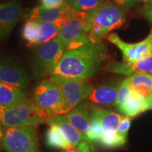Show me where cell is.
Wrapping results in <instances>:
<instances>
[{"label":"cell","mask_w":152,"mask_h":152,"mask_svg":"<svg viewBox=\"0 0 152 152\" xmlns=\"http://www.w3.org/2000/svg\"><path fill=\"white\" fill-rule=\"evenodd\" d=\"M50 80L59 85L69 112L90 96L94 86L87 80L51 75Z\"/></svg>","instance_id":"obj_8"},{"label":"cell","mask_w":152,"mask_h":152,"mask_svg":"<svg viewBox=\"0 0 152 152\" xmlns=\"http://www.w3.org/2000/svg\"><path fill=\"white\" fill-rule=\"evenodd\" d=\"M127 138L120 135L117 132L113 134H102L99 143L104 147L108 149H115L124 146L126 144Z\"/></svg>","instance_id":"obj_25"},{"label":"cell","mask_w":152,"mask_h":152,"mask_svg":"<svg viewBox=\"0 0 152 152\" xmlns=\"http://www.w3.org/2000/svg\"><path fill=\"white\" fill-rule=\"evenodd\" d=\"M1 147L7 152H39L35 126L24 125L5 128Z\"/></svg>","instance_id":"obj_5"},{"label":"cell","mask_w":152,"mask_h":152,"mask_svg":"<svg viewBox=\"0 0 152 152\" xmlns=\"http://www.w3.org/2000/svg\"><path fill=\"white\" fill-rule=\"evenodd\" d=\"M107 39L121 51L123 61L127 64H134L152 52V29L147 37L137 43L123 42L116 33L110 34Z\"/></svg>","instance_id":"obj_9"},{"label":"cell","mask_w":152,"mask_h":152,"mask_svg":"<svg viewBox=\"0 0 152 152\" xmlns=\"http://www.w3.org/2000/svg\"><path fill=\"white\" fill-rule=\"evenodd\" d=\"M106 70L111 73L130 75L137 72H143L152 75V52L147 56L134 64L112 61L106 65Z\"/></svg>","instance_id":"obj_13"},{"label":"cell","mask_w":152,"mask_h":152,"mask_svg":"<svg viewBox=\"0 0 152 152\" xmlns=\"http://www.w3.org/2000/svg\"><path fill=\"white\" fill-rule=\"evenodd\" d=\"M147 97H152V90H151V93H150L149 96H147Z\"/></svg>","instance_id":"obj_37"},{"label":"cell","mask_w":152,"mask_h":152,"mask_svg":"<svg viewBox=\"0 0 152 152\" xmlns=\"http://www.w3.org/2000/svg\"><path fill=\"white\" fill-rule=\"evenodd\" d=\"M40 23V22L37 20L28 19L27 21L24 24L22 35L25 40L28 42L30 46H36Z\"/></svg>","instance_id":"obj_23"},{"label":"cell","mask_w":152,"mask_h":152,"mask_svg":"<svg viewBox=\"0 0 152 152\" xmlns=\"http://www.w3.org/2000/svg\"><path fill=\"white\" fill-rule=\"evenodd\" d=\"M66 151V152H76V147L73 145H70Z\"/></svg>","instance_id":"obj_34"},{"label":"cell","mask_w":152,"mask_h":152,"mask_svg":"<svg viewBox=\"0 0 152 152\" xmlns=\"http://www.w3.org/2000/svg\"><path fill=\"white\" fill-rule=\"evenodd\" d=\"M74 11L67 1H64L59 7L44 8L41 6L35 7L28 15V19L35 20L40 23H51L61 27L66 21Z\"/></svg>","instance_id":"obj_11"},{"label":"cell","mask_w":152,"mask_h":152,"mask_svg":"<svg viewBox=\"0 0 152 152\" xmlns=\"http://www.w3.org/2000/svg\"><path fill=\"white\" fill-rule=\"evenodd\" d=\"M64 2V0H40V6L44 8H52L59 7Z\"/></svg>","instance_id":"obj_29"},{"label":"cell","mask_w":152,"mask_h":152,"mask_svg":"<svg viewBox=\"0 0 152 152\" xmlns=\"http://www.w3.org/2000/svg\"><path fill=\"white\" fill-rule=\"evenodd\" d=\"M0 82L24 89L30 84V77L18 63L10 59H0Z\"/></svg>","instance_id":"obj_10"},{"label":"cell","mask_w":152,"mask_h":152,"mask_svg":"<svg viewBox=\"0 0 152 152\" xmlns=\"http://www.w3.org/2000/svg\"><path fill=\"white\" fill-rule=\"evenodd\" d=\"M129 80L130 79L128 77L124 80L120 85L117 99L115 103V107L127 104L132 98V92L129 86Z\"/></svg>","instance_id":"obj_26"},{"label":"cell","mask_w":152,"mask_h":152,"mask_svg":"<svg viewBox=\"0 0 152 152\" xmlns=\"http://www.w3.org/2000/svg\"><path fill=\"white\" fill-rule=\"evenodd\" d=\"M129 86L133 93L147 98L152 90V75L137 72L129 77Z\"/></svg>","instance_id":"obj_19"},{"label":"cell","mask_w":152,"mask_h":152,"mask_svg":"<svg viewBox=\"0 0 152 152\" xmlns=\"http://www.w3.org/2000/svg\"><path fill=\"white\" fill-rule=\"evenodd\" d=\"M59 27L56 24L51 23H41L38 32L36 46L43 45L48 42L58 35L59 31Z\"/></svg>","instance_id":"obj_22"},{"label":"cell","mask_w":152,"mask_h":152,"mask_svg":"<svg viewBox=\"0 0 152 152\" xmlns=\"http://www.w3.org/2000/svg\"><path fill=\"white\" fill-rule=\"evenodd\" d=\"M27 99L21 88L0 82V107L8 108Z\"/></svg>","instance_id":"obj_18"},{"label":"cell","mask_w":152,"mask_h":152,"mask_svg":"<svg viewBox=\"0 0 152 152\" xmlns=\"http://www.w3.org/2000/svg\"><path fill=\"white\" fill-rule=\"evenodd\" d=\"M33 97L36 103L50 117L68 113L61 89L50 80L39 82L35 85Z\"/></svg>","instance_id":"obj_6"},{"label":"cell","mask_w":152,"mask_h":152,"mask_svg":"<svg viewBox=\"0 0 152 152\" xmlns=\"http://www.w3.org/2000/svg\"><path fill=\"white\" fill-rule=\"evenodd\" d=\"M4 127L0 121V147H1V142H2V138L4 136Z\"/></svg>","instance_id":"obj_33"},{"label":"cell","mask_w":152,"mask_h":152,"mask_svg":"<svg viewBox=\"0 0 152 152\" xmlns=\"http://www.w3.org/2000/svg\"><path fill=\"white\" fill-rule=\"evenodd\" d=\"M90 116L99 121L103 134L117 132L118 128L123 115L115 112L99 107L96 105L90 106Z\"/></svg>","instance_id":"obj_14"},{"label":"cell","mask_w":152,"mask_h":152,"mask_svg":"<svg viewBox=\"0 0 152 152\" xmlns=\"http://www.w3.org/2000/svg\"><path fill=\"white\" fill-rule=\"evenodd\" d=\"M116 109L120 112L133 118L139 114L148 110V103L147 98L142 97L132 92V98L127 104L121 105L116 107Z\"/></svg>","instance_id":"obj_20"},{"label":"cell","mask_w":152,"mask_h":152,"mask_svg":"<svg viewBox=\"0 0 152 152\" xmlns=\"http://www.w3.org/2000/svg\"><path fill=\"white\" fill-rule=\"evenodd\" d=\"M47 124L49 125H54L58 127L63 135L71 145L76 147L82 140H85L91 144L86 134L77 130L68 122L64 115H57L52 116L49 119Z\"/></svg>","instance_id":"obj_17"},{"label":"cell","mask_w":152,"mask_h":152,"mask_svg":"<svg viewBox=\"0 0 152 152\" xmlns=\"http://www.w3.org/2000/svg\"><path fill=\"white\" fill-rule=\"evenodd\" d=\"M131 121H132L131 117L128 116V115H123L121 122H120L118 128V134L127 138L129 129L130 128Z\"/></svg>","instance_id":"obj_28"},{"label":"cell","mask_w":152,"mask_h":152,"mask_svg":"<svg viewBox=\"0 0 152 152\" xmlns=\"http://www.w3.org/2000/svg\"><path fill=\"white\" fill-rule=\"evenodd\" d=\"M107 58L105 45L101 39L92 37L80 46L66 50L51 75L89 80L102 69Z\"/></svg>","instance_id":"obj_1"},{"label":"cell","mask_w":152,"mask_h":152,"mask_svg":"<svg viewBox=\"0 0 152 152\" xmlns=\"http://www.w3.org/2000/svg\"><path fill=\"white\" fill-rule=\"evenodd\" d=\"M86 20L90 35L102 39L112 30L123 26L126 21V15L121 7L104 1L86 12Z\"/></svg>","instance_id":"obj_2"},{"label":"cell","mask_w":152,"mask_h":152,"mask_svg":"<svg viewBox=\"0 0 152 152\" xmlns=\"http://www.w3.org/2000/svg\"><path fill=\"white\" fill-rule=\"evenodd\" d=\"M118 4L121 6L123 9H128L136 4L140 0H115Z\"/></svg>","instance_id":"obj_30"},{"label":"cell","mask_w":152,"mask_h":152,"mask_svg":"<svg viewBox=\"0 0 152 152\" xmlns=\"http://www.w3.org/2000/svg\"><path fill=\"white\" fill-rule=\"evenodd\" d=\"M142 1H144L147 4H152V0H142Z\"/></svg>","instance_id":"obj_36"},{"label":"cell","mask_w":152,"mask_h":152,"mask_svg":"<svg viewBox=\"0 0 152 152\" xmlns=\"http://www.w3.org/2000/svg\"><path fill=\"white\" fill-rule=\"evenodd\" d=\"M45 143L47 147L52 149L66 150L70 144L56 125H50L45 136Z\"/></svg>","instance_id":"obj_21"},{"label":"cell","mask_w":152,"mask_h":152,"mask_svg":"<svg viewBox=\"0 0 152 152\" xmlns=\"http://www.w3.org/2000/svg\"><path fill=\"white\" fill-rule=\"evenodd\" d=\"M50 118L48 113L42 109L35 100L28 98L11 107H0V121L4 128L47 124Z\"/></svg>","instance_id":"obj_3"},{"label":"cell","mask_w":152,"mask_h":152,"mask_svg":"<svg viewBox=\"0 0 152 152\" xmlns=\"http://www.w3.org/2000/svg\"><path fill=\"white\" fill-rule=\"evenodd\" d=\"M66 49L60 38L56 36L51 41L37 46L33 53L31 67L34 77L41 79L51 75Z\"/></svg>","instance_id":"obj_4"},{"label":"cell","mask_w":152,"mask_h":152,"mask_svg":"<svg viewBox=\"0 0 152 152\" xmlns=\"http://www.w3.org/2000/svg\"><path fill=\"white\" fill-rule=\"evenodd\" d=\"M119 83H107L94 87L90 96L89 102L94 104L111 106L115 105L117 99Z\"/></svg>","instance_id":"obj_15"},{"label":"cell","mask_w":152,"mask_h":152,"mask_svg":"<svg viewBox=\"0 0 152 152\" xmlns=\"http://www.w3.org/2000/svg\"><path fill=\"white\" fill-rule=\"evenodd\" d=\"M148 103V110H152V97H147Z\"/></svg>","instance_id":"obj_35"},{"label":"cell","mask_w":152,"mask_h":152,"mask_svg":"<svg viewBox=\"0 0 152 152\" xmlns=\"http://www.w3.org/2000/svg\"><path fill=\"white\" fill-rule=\"evenodd\" d=\"M23 9L16 1L0 4V41L9 35L20 20Z\"/></svg>","instance_id":"obj_12"},{"label":"cell","mask_w":152,"mask_h":152,"mask_svg":"<svg viewBox=\"0 0 152 152\" xmlns=\"http://www.w3.org/2000/svg\"><path fill=\"white\" fill-rule=\"evenodd\" d=\"M64 116L77 130L85 134L90 128V104L88 102H81Z\"/></svg>","instance_id":"obj_16"},{"label":"cell","mask_w":152,"mask_h":152,"mask_svg":"<svg viewBox=\"0 0 152 152\" xmlns=\"http://www.w3.org/2000/svg\"><path fill=\"white\" fill-rule=\"evenodd\" d=\"M141 14L152 23V4H147L142 8Z\"/></svg>","instance_id":"obj_32"},{"label":"cell","mask_w":152,"mask_h":152,"mask_svg":"<svg viewBox=\"0 0 152 152\" xmlns=\"http://www.w3.org/2000/svg\"><path fill=\"white\" fill-rule=\"evenodd\" d=\"M66 1L75 12H87L96 8L106 0H66Z\"/></svg>","instance_id":"obj_24"},{"label":"cell","mask_w":152,"mask_h":152,"mask_svg":"<svg viewBox=\"0 0 152 152\" xmlns=\"http://www.w3.org/2000/svg\"><path fill=\"white\" fill-rule=\"evenodd\" d=\"M91 149L92 148L90 147V143L83 140L76 146V152H91Z\"/></svg>","instance_id":"obj_31"},{"label":"cell","mask_w":152,"mask_h":152,"mask_svg":"<svg viewBox=\"0 0 152 152\" xmlns=\"http://www.w3.org/2000/svg\"><path fill=\"white\" fill-rule=\"evenodd\" d=\"M58 37L66 50L77 47L93 37L90 35L86 20V12L73 13L59 28Z\"/></svg>","instance_id":"obj_7"},{"label":"cell","mask_w":152,"mask_h":152,"mask_svg":"<svg viewBox=\"0 0 152 152\" xmlns=\"http://www.w3.org/2000/svg\"><path fill=\"white\" fill-rule=\"evenodd\" d=\"M85 134L90 143L91 142L99 143L103 134V131H102V125L97 119L94 117H91L90 128L85 133Z\"/></svg>","instance_id":"obj_27"}]
</instances>
